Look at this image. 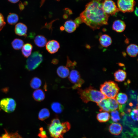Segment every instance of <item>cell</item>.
Returning <instances> with one entry per match:
<instances>
[{
	"instance_id": "cell-1",
	"label": "cell",
	"mask_w": 138,
	"mask_h": 138,
	"mask_svg": "<svg viewBox=\"0 0 138 138\" xmlns=\"http://www.w3.org/2000/svg\"><path fill=\"white\" fill-rule=\"evenodd\" d=\"M80 17L83 22L93 30L108 24L109 16L105 12L100 1L93 0L87 4Z\"/></svg>"
},
{
	"instance_id": "cell-2",
	"label": "cell",
	"mask_w": 138,
	"mask_h": 138,
	"mask_svg": "<svg viewBox=\"0 0 138 138\" xmlns=\"http://www.w3.org/2000/svg\"><path fill=\"white\" fill-rule=\"evenodd\" d=\"M77 93L82 101L87 103L90 101L97 103L102 100L106 98L100 91L90 86L84 89L78 88Z\"/></svg>"
},
{
	"instance_id": "cell-3",
	"label": "cell",
	"mask_w": 138,
	"mask_h": 138,
	"mask_svg": "<svg viewBox=\"0 0 138 138\" xmlns=\"http://www.w3.org/2000/svg\"><path fill=\"white\" fill-rule=\"evenodd\" d=\"M70 128L68 122L61 123L58 119L55 118L52 121L48 129L51 138H63L64 134Z\"/></svg>"
},
{
	"instance_id": "cell-4",
	"label": "cell",
	"mask_w": 138,
	"mask_h": 138,
	"mask_svg": "<svg viewBox=\"0 0 138 138\" xmlns=\"http://www.w3.org/2000/svg\"><path fill=\"white\" fill-rule=\"evenodd\" d=\"M100 92L107 98H116L119 88L117 84L113 81H109L101 84L100 87Z\"/></svg>"
},
{
	"instance_id": "cell-5",
	"label": "cell",
	"mask_w": 138,
	"mask_h": 138,
	"mask_svg": "<svg viewBox=\"0 0 138 138\" xmlns=\"http://www.w3.org/2000/svg\"><path fill=\"white\" fill-rule=\"evenodd\" d=\"M43 60L42 55L38 51L33 52L28 57L26 61L25 67L29 71L37 68Z\"/></svg>"
},
{
	"instance_id": "cell-6",
	"label": "cell",
	"mask_w": 138,
	"mask_h": 138,
	"mask_svg": "<svg viewBox=\"0 0 138 138\" xmlns=\"http://www.w3.org/2000/svg\"><path fill=\"white\" fill-rule=\"evenodd\" d=\"M16 106V103L15 100L11 98H5L0 101V107L5 112L10 113L13 112Z\"/></svg>"
},
{
	"instance_id": "cell-7",
	"label": "cell",
	"mask_w": 138,
	"mask_h": 138,
	"mask_svg": "<svg viewBox=\"0 0 138 138\" xmlns=\"http://www.w3.org/2000/svg\"><path fill=\"white\" fill-rule=\"evenodd\" d=\"M135 4L134 0H118V8L123 13L131 12L134 10Z\"/></svg>"
},
{
	"instance_id": "cell-8",
	"label": "cell",
	"mask_w": 138,
	"mask_h": 138,
	"mask_svg": "<svg viewBox=\"0 0 138 138\" xmlns=\"http://www.w3.org/2000/svg\"><path fill=\"white\" fill-rule=\"evenodd\" d=\"M102 4L105 12L108 15H115L119 11L115 3L111 0H104Z\"/></svg>"
},
{
	"instance_id": "cell-9",
	"label": "cell",
	"mask_w": 138,
	"mask_h": 138,
	"mask_svg": "<svg viewBox=\"0 0 138 138\" xmlns=\"http://www.w3.org/2000/svg\"><path fill=\"white\" fill-rule=\"evenodd\" d=\"M45 45L46 49L51 54H53L57 52L60 48L59 43L55 40L48 41Z\"/></svg>"
},
{
	"instance_id": "cell-10",
	"label": "cell",
	"mask_w": 138,
	"mask_h": 138,
	"mask_svg": "<svg viewBox=\"0 0 138 138\" xmlns=\"http://www.w3.org/2000/svg\"><path fill=\"white\" fill-rule=\"evenodd\" d=\"M27 28L26 26L23 23L19 22L16 25L15 28V32L17 35L19 36L26 37Z\"/></svg>"
},
{
	"instance_id": "cell-11",
	"label": "cell",
	"mask_w": 138,
	"mask_h": 138,
	"mask_svg": "<svg viewBox=\"0 0 138 138\" xmlns=\"http://www.w3.org/2000/svg\"><path fill=\"white\" fill-rule=\"evenodd\" d=\"M109 130L111 134L114 135H118L122 133L123 128L120 124L113 122L109 126Z\"/></svg>"
},
{
	"instance_id": "cell-12",
	"label": "cell",
	"mask_w": 138,
	"mask_h": 138,
	"mask_svg": "<svg viewBox=\"0 0 138 138\" xmlns=\"http://www.w3.org/2000/svg\"><path fill=\"white\" fill-rule=\"evenodd\" d=\"M126 25L124 22L120 20H117L113 22L112 29L118 32H121L125 30Z\"/></svg>"
},
{
	"instance_id": "cell-13",
	"label": "cell",
	"mask_w": 138,
	"mask_h": 138,
	"mask_svg": "<svg viewBox=\"0 0 138 138\" xmlns=\"http://www.w3.org/2000/svg\"><path fill=\"white\" fill-rule=\"evenodd\" d=\"M100 44L103 47H107L109 46L112 43L111 37L107 34H103L101 35L99 39Z\"/></svg>"
},
{
	"instance_id": "cell-14",
	"label": "cell",
	"mask_w": 138,
	"mask_h": 138,
	"mask_svg": "<svg viewBox=\"0 0 138 138\" xmlns=\"http://www.w3.org/2000/svg\"><path fill=\"white\" fill-rule=\"evenodd\" d=\"M64 26V30L66 32L69 33L74 32L77 27L74 21L72 20L66 21L65 22Z\"/></svg>"
},
{
	"instance_id": "cell-15",
	"label": "cell",
	"mask_w": 138,
	"mask_h": 138,
	"mask_svg": "<svg viewBox=\"0 0 138 138\" xmlns=\"http://www.w3.org/2000/svg\"><path fill=\"white\" fill-rule=\"evenodd\" d=\"M68 79L72 83L75 84L81 79L79 72L76 70H72L69 73Z\"/></svg>"
},
{
	"instance_id": "cell-16",
	"label": "cell",
	"mask_w": 138,
	"mask_h": 138,
	"mask_svg": "<svg viewBox=\"0 0 138 138\" xmlns=\"http://www.w3.org/2000/svg\"><path fill=\"white\" fill-rule=\"evenodd\" d=\"M114 76L115 81L119 82H122L126 79V73L124 70L119 69L115 72Z\"/></svg>"
},
{
	"instance_id": "cell-17",
	"label": "cell",
	"mask_w": 138,
	"mask_h": 138,
	"mask_svg": "<svg viewBox=\"0 0 138 138\" xmlns=\"http://www.w3.org/2000/svg\"><path fill=\"white\" fill-rule=\"evenodd\" d=\"M126 51L129 56L132 57H136L138 54V46L136 44H131L127 47Z\"/></svg>"
},
{
	"instance_id": "cell-18",
	"label": "cell",
	"mask_w": 138,
	"mask_h": 138,
	"mask_svg": "<svg viewBox=\"0 0 138 138\" xmlns=\"http://www.w3.org/2000/svg\"><path fill=\"white\" fill-rule=\"evenodd\" d=\"M57 73L58 76L62 78H65L67 77L70 72L68 68L66 66H61L57 68Z\"/></svg>"
},
{
	"instance_id": "cell-19",
	"label": "cell",
	"mask_w": 138,
	"mask_h": 138,
	"mask_svg": "<svg viewBox=\"0 0 138 138\" xmlns=\"http://www.w3.org/2000/svg\"><path fill=\"white\" fill-rule=\"evenodd\" d=\"M34 42L37 46L42 47L46 45L47 42V40L45 37L43 36L38 35L35 38Z\"/></svg>"
},
{
	"instance_id": "cell-20",
	"label": "cell",
	"mask_w": 138,
	"mask_h": 138,
	"mask_svg": "<svg viewBox=\"0 0 138 138\" xmlns=\"http://www.w3.org/2000/svg\"><path fill=\"white\" fill-rule=\"evenodd\" d=\"M32 96L34 99L37 101H41L45 98V94L43 91L41 89H37L33 92Z\"/></svg>"
},
{
	"instance_id": "cell-21",
	"label": "cell",
	"mask_w": 138,
	"mask_h": 138,
	"mask_svg": "<svg viewBox=\"0 0 138 138\" xmlns=\"http://www.w3.org/2000/svg\"><path fill=\"white\" fill-rule=\"evenodd\" d=\"M33 48L32 45L30 43H26L24 44L22 48L21 52L23 56L28 57L31 55Z\"/></svg>"
},
{
	"instance_id": "cell-22",
	"label": "cell",
	"mask_w": 138,
	"mask_h": 138,
	"mask_svg": "<svg viewBox=\"0 0 138 138\" xmlns=\"http://www.w3.org/2000/svg\"><path fill=\"white\" fill-rule=\"evenodd\" d=\"M97 103L101 110L106 112H110L109 103L108 98L103 99Z\"/></svg>"
},
{
	"instance_id": "cell-23",
	"label": "cell",
	"mask_w": 138,
	"mask_h": 138,
	"mask_svg": "<svg viewBox=\"0 0 138 138\" xmlns=\"http://www.w3.org/2000/svg\"><path fill=\"white\" fill-rule=\"evenodd\" d=\"M110 116L107 112L103 111L98 113L97 116L98 120L101 122H104L107 121L110 118Z\"/></svg>"
},
{
	"instance_id": "cell-24",
	"label": "cell",
	"mask_w": 138,
	"mask_h": 138,
	"mask_svg": "<svg viewBox=\"0 0 138 138\" xmlns=\"http://www.w3.org/2000/svg\"><path fill=\"white\" fill-rule=\"evenodd\" d=\"M116 99L118 103L120 105H124L127 102L128 97L126 94L120 93L117 94Z\"/></svg>"
},
{
	"instance_id": "cell-25",
	"label": "cell",
	"mask_w": 138,
	"mask_h": 138,
	"mask_svg": "<svg viewBox=\"0 0 138 138\" xmlns=\"http://www.w3.org/2000/svg\"><path fill=\"white\" fill-rule=\"evenodd\" d=\"M51 108L54 112L60 113L63 111L64 107L63 106L58 102H53L51 104Z\"/></svg>"
},
{
	"instance_id": "cell-26",
	"label": "cell",
	"mask_w": 138,
	"mask_h": 138,
	"mask_svg": "<svg viewBox=\"0 0 138 138\" xmlns=\"http://www.w3.org/2000/svg\"><path fill=\"white\" fill-rule=\"evenodd\" d=\"M14 49L18 50L21 49L24 44L23 41L21 39L16 38L14 39L11 43Z\"/></svg>"
},
{
	"instance_id": "cell-27",
	"label": "cell",
	"mask_w": 138,
	"mask_h": 138,
	"mask_svg": "<svg viewBox=\"0 0 138 138\" xmlns=\"http://www.w3.org/2000/svg\"><path fill=\"white\" fill-rule=\"evenodd\" d=\"M50 114L49 111L48 109L43 108L39 112L38 118L41 121L44 120L49 117Z\"/></svg>"
},
{
	"instance_id": "cell-28",
	"label": "cell",
	"mask_w": 138,
	"mask_h": 138,
	"mask_svg": "<svg viewBox=\"0 0 138 138\" xmlns=\"http://www.w3.org/2000/svg\"><path fill=\"white\" fill-rule=\"evenodd\" d=\"M19 17L16 14L14 13H10L7 18V21L8 23L11 25L15 24L18 21Z\"/></svg>"
},
{
	"instance_id": "cell-29",
	"label": "cell",
	"mask_w": 138,
	"mask_h": 138,
	"mask_svg": "<svg viewBox=\"0 0 138 138\" xmlns=\"http://www.w3.org/2000/svg\"><path fill=\"white\" fill-rule=\"evenodd\" d=\"M42 82L38 77H35L33 78L30 82V85L33 89H37L41 86Z\"/></svg>"
},
{
	"instance_id": "cell-30",
	"label": "cell",
	"mask_w": 138,
	"mask_h": 138,
	"mask_svg": "<svg viewBox=\"0 0 138 138\" xmlns=\"http://www.w3.org/2000/svg\"><path fill=\"white\" fill-rule=\"evenodd\" d=\"M108 99L109 103L110 111L119 109V105L116 98H108Z\"/></svg>"
},
{
	"instance_id": "cell-31",
	"label": "cell",
	"mask_w": 138,
	"mask_h": 138,
	"mask_svg": "<svg viewBox=\"0 0 138 138\" xmlns=\"http://www.w3.org/2000/svg\"><path fill=\"white\" fill-rule=\"evenodd\" d=\"M119 112L117 110L111 111V118L112 121L115 122L117 123L120 120V117Z\"/></svg>"
},
{
	"instance_id": "cell-32",
	"label": "cell",
	"mask_w": 138,
	"mask_h": 138,
	"mask_svg": "<svg viewBox=\"0 0 138 138\" xmlns=\"http://www.w3.org/2000/svg\"><path fill=\"white\" fill-rule=\"evenodd\" d=\"M138 113L137 108H134L131 110L129 115L133 121L135 122H137Z\"/></svg>"
},
{
	"instance_id": "cell-33",
	"label": "cell",
	"mask_w": 138,
	"mask_h": 138,
	"mask_svg": "<svg viewBox=\"0 0 138 138\" xmlns=\"http://www.w3.org/2000/svg\"><path fill=\"white\" fill-rule=\"evenodd\" d=\"M67 61L66 66L70 68H73L76 64V62L74 61V62H72L67 56Z\"/></svg>"
},
{
	"instance_id": "cell-34",
	"label": "cell",
	"mask_w": 138,
	"mask_h": 138,
	"mask_svg": "<svg viewBox=\"0 0 138 138\" xmlns=\"http://www.w3.org/2000/svg\"><path fill=\"white\" fill-rule=\"evenodd\" d=\"M6 22L2 14L0 13V31H1L5 26Z\"/></svg>"
},
{
	"instance_id": "cell-35",
	"label": "cell",
	"mask_w": 138,
	"mask_h": 138,
	"mask_svg": "<svg viewBox=\"0 0 138 138\" xmlns=\"http://www.w3.org/2000/svg\"><path fill=\"white\" fill-rule=\"evenodd\" d=\"M84 82V80L82 79L81 78L77 83L75 84L73 86L72 88L75 89L79 88V87H81Z\"/></svg>"
},
{
	"instance_id": "cell-36",
	"label": "cell",
	"mask_w": 138,
	"mask_h": 138,
	"mask_svg": "<svg viewBox=\"0 0 138 138\" xmlns=\"http://www.w3.org/2000/svg\"><path fill=\"white\" fill-rule=\"evenodd\" d=\"M40 132L38 136L41 138H46L47 137L45 132L43 130L42 128L40 129Z\"/></svg>"
},
{
	"instance_id": "cell-37",
	"label": "cell",
	"mask_w": 138,
	"mask_h": 138,
	"mask_svg": "<svg viewBox=\"0 0 138 138\" xmlns=\"http://www.w3.org/2000/svg\"><path fill=\"white\" fill-rule=\"evenodd\" d=\"M74 21L77 27L80 24L83 23L82 20L80 17L76 18L75 19Z\"/></svg>"
},
{
	"instance_id": "cell-38",
	"label": "cell",
	"mask_w": 138,
	"mask_h": 138,
	"mask_svg": "<svg viewBox=\"0 0 138 138\" xmlns=\"http://www.w3.org/2000/svg\"><path fill=\"white\" fill-rule=\"evenodd\" d=\"M0 138H11L10 136L7 133L3 134L2 137H0Z\"/></svg>"
},
{
	"instance_id": "cell-39",
	"label": "cell",
	"mask_w": 138,
	"mask_h": 138,
	"mask_svg": "<svg viewBox=\"0 0 138 138\" xmlns=\"http://www.w3.org/2000/svg\"><path fill=\"white\" fill-rule=\"evenodd\" d=\"M52 62L54 64H56L58 63V61L56 59H54L52 61Z\"/></svg>"
},
{
	"instance_id": "cell-40",
	"label": "cell",
	"mask_w": 138,
	"mask_h": 138,
	"mask_svg": "<svg viewBox=\"0 0 138 138\" xmlns=\"http://www.w3.org/2000/svg\"><path fill=\"white\" fill-rule=\"evenodd\" d=\"M12 3H16L18 2L19 0H8Z\"/></svg>"
},
{
	"instance_id": "cell-41",
	"label": "cell",
	"mask_w": 138,
	"mask_h": 138,
	"mask_svg": "<svg viewBox=\"0 0 138 138\" xmlns=\"http://www.w3.org/2000/svg\"><path fill=\"white\" fill-rule=\"evenodd\" d=\"M138 8L137 7H136L134 11V13L135 15L137 16H138Z\"/></svg>"
},
{
	"instance_id": "cell-42",
	"label": "cell",
	"mask_w": 138,
	"mask_h": 138,
	"mask_svg": "<svg viewBox=\"0 0 138 138\" xmlns=\"http://www.w3.org/2000/svg\"><path fill=\"white\" fill-rule=\"evenodd\" d=\"M60 30H64V27L63 26L61 27L60 28Z\"/></svg>"
},
{
	"instance_id": "cell-43",
	"label": "cell",
	"mask_w": 138,
	"mask_h": 138,
	"mask_svg": "<svg viewBox=\"0 0 138 138\" xmlns=\"http://www.w3.org/2000/svg\"><path fill=\"white\" fill-rule=\"evenodd\" d=\"M96 0V1H101V0Z\"/></svg>"
},
{
	"instance_id": "cell-44",
	"label": "cell",
	"mask_w": 138,
	"mask_h": 138,
	"mask_svg": "<svg viewBox=\"0 0 138 138\" xmlns=\"http://www.w3.org/2000/svg\"><path fill=\"white\" fill-rule=\"evenodd\" d=\"M1 69V66H0V69Z\"/></svg>"
},
{
	"instance_id": "cell-45",
	"label": "cell",
	"mask_w": 138,
	"mask_h": 138,
	"mask_svg": "<svg viewBox=\"0 0 138 138\" xmlns=\"http://www.w3.org/2000/svg\"></svg>"
}]
</instances>
